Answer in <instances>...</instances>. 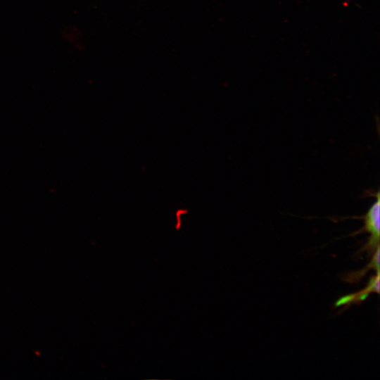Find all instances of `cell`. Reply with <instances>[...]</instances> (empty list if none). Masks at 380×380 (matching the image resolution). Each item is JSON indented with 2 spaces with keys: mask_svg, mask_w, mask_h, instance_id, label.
<instances>
[{
  "mask_svg": "<svg viewBox=\"0 0 380 380\" xmlns=\"http://www.w3.org/2000/svg\"><path fill=\"white\" fill-rule=\"evenodd\" d=\"M376 201L372 203L367 213L362 217L365 221L364 229L371 234L370 244L374 246L379 242L380 204L379 192L376 194Z\"/></svg>",
  "mask_w": 380,
  "mask_h": 380,
  "instance_id": "6da1fadb",
  "label": "cell"
}]
</instances>
